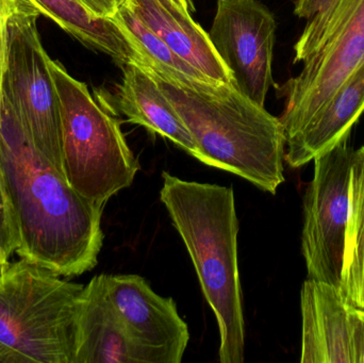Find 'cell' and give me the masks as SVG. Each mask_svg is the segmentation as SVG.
I'll use <instances>...</instances> for the list:
<instances>
[{
  "mask_svg": "<svg viewBox=\"0 0 364 363\" xmlns=\"http://www.w3.org/2000/svg\"><path fill=\"white\" fill-rule=\"evenodd\" d=\"M0 166L18 232L15 254L59 276L93 270L104 244V208L70 187L36 148L4 98Z\"/></svg>",
  "mask_w": 364,
  "mask_h": 363,
  "instance_id": "1",
  "label": "cell"
},
{
  "mask_svg": "<svg viewBox=\"0 0 364 363\" xmlns=\"http://www.w3.org/2000/svg\"><path fill=\"white\" fill-rule=\"evenodd\" d=\"M132 62L157 81L190 130L203 163L276 194L284 183L286 138L279 117L244 95L233 83L191 78L139 51Z\"/></svg>",
  "mask_w": 364,
  "mask_h": 363,
  "instance_id": "2",
  "label": "cell"
},
{
  "mask_svg": "<svg viewBox=\"0 0 364 363\" xmlns=\"http://www.w3.org/2000/svg\"><path fill=\"white\" fill-rule=\"evenodd\" d=\"M160 200L188 249L201 291L215 315L220 362H244L239 221L232 188L184 180L162 172Z\"/></svg>",
  "mask_w": 364,
  "mask_h": 363,
  "instance_id": "3",
  "label": "cell"
},
{
  "mask_svg": "<svg viewBox=\"0 0 364 363\" xmlns=\"http://www.w3.org/2000/svg\"><path fill=\"white\" fill-rule=\"evenodd\" d=\"M21 259L0 276V363H74L85 286Z\"/></svg>",
  "mask_w": 364,
  "mask_h": 363,
  "instance_id": "4",
  "label": "cell"
},
{
  "mask_svg": "<svg viewBox=\"0 0 364 363\" xmlns=\"http://www.w3.org/2000/svg\"><path fill=\"white\" fill-rule=\"evenodd\" d=\"M59 97L64 176L70 187L105 208L130 187L141 166L106 102L94 98L85 83L49 57Z\"/></svg>",
  "mask_w": 364,
  "mask_h": 363,
  "instance_id": "5",
  "label": "cell"
},
{
  "mask_svg": "<svg viewBox=\"0 0 364 363\" xmlns=\"http://www.w3.org/2000/svg\"><path fill=\"white\" fill-rule=\"evenodd\" d=\"M294 53V63H303V70L280 87L286 142L364 63V0H331L308 19Z\"/></svg>",
  "mask_w": 364,
  "mask_h": 363,
  "instance_id": "6",
  "label": "cell"
},
{
  "mask_svg": "<svg viewBox=\"0 0 364 363\" xmlns=\"http://www.w3.org/2000/svg\"><path fill=\"white\" fill-rule=\"evenodd\" d=\"M38 15L18 13L9 23L2 95L38 151L64 176L59 97L36 28Z\"/></svg>",
  "mask_w": 364,
  "mask_h": 363,
  "instance_id": "7",
  "label": "cell"
},
{
  "mask_svg": "<svg viewBox=\"0 0 364 363\" xmlns=\"http://www.w3.org/2000/svg\"><path fill=\"white\" fill-rule=\"evenodd\" d=\"M354 153L344 140L316 157L314 178L304 197L301 251L308 278L338 289L343 281Z\"/></svg>",
  "mask_w": 364,
  "mask_h": 363,
  "instance_id": "8",
  "label": "cell"
},
{
  "mask_svg": "<svg viewBox=\"0 0 364 363\" xmlns=\"http://www.w3.org/2000/svg\"><path fill=\"white\" fill-rule=\"evenodd\" d=\"M276 29L273 13L258 0H218L208 32L235 87L260 106L273 85Z\"/></svg>",
  "mask_w": 364,
  "mask_h": 363,
  "instance_id": "9",
  "label": "cell"
},
{
  "mask_svg": "<svg viewBox=\"0 0 364 363\" xmlns=\"http://www.w3.org/2000/svg\"><path fill=\"white\" fill-rule=\"evenodd\" d=\"M109 298L136 345L157 363H181L190 341L188 324L172 298H164L139 275L106 274Z\"/></svg>",
  "mask_w": 364,
  "mask_h": 363,
  "instance_id": "10",
  "label": "cell"
},
{
  "mask_svg": "<svg viewBox=\"0 0 364 363\" xmlns=\"http://www.w3.org/2000/svg\"><path fill=\"white\" fill-rule=\"evenodd\" d=\"M74 363H157L128 334L109 298L106 274L93 277L79 298Z\"/></svg>",
  "mask_w": 364,
  "mask_h": 363,
  "instance_id": "11",
  "label": "cell"
},
{
  "mask_svg": "<svg viewBox=\"0 0 364 363\" xmlns=\"http://www.w3.org/2000/svg\"><path fill=\"white\" fill-rule=\"evenodd\" d=\"M301 363H353L348 306L338 288L308 278L301 291Z\"/></svg>",
  "mask_w": 364,
  "mask_h": 363,
  "instance_id": "12",
  "label": "cell"
},
{
  "mask_svg": "<svg viewBox=\"0 0 364 363\" xmlns=\"http://www.w3.org/2000/svg\"><path fill=\"white\" fill-rule=\"evenodd\" d=\"M123 79L117 85V110L127 121L168 139L188 155L205 162L190 130L153 76L139 64L122 66Z\"/></svg>",
  "mask_w": 364,
  "mask_h": 363,
  "instance_id": "13",
  "label": "cell"
},
{
  "mask_svg": "<svg viewBox=\"0 0 364 363\" xmlns=\"http://www.w3.org/2000/svg\"><path fill=\"white\" fill-rule=\"evenodd\" d=\"M126 6L160 36L175 53L211 80L232 83L226 64L209 33L171 0H128Z\"/></svg>",
  "mask_w": 364,
  "mask_h": 363,
  "instance_id": "14",
  "label": "cell"
},
{
  "mask_svg": "<svg viewBox=\"0 0 364 363\" xmlns=\"http://www.w3.org/2000/svg\"><path fill=\"white\" fill-rule=\"evenodd\" d=\"M364 113V63L316 113L299 134L286 142L284 160L301 168L348 140Z\"/></svg>",
  "mask_w": 364,
  "mask_h": 363,
  "instance_id": "15",
  "label": "cell"
},
{
  "mask_svg": "<svg viewBox=\"0 0 364 363\" xmlns=\"http://www.w3.org/2000/svg\"><path fill=\"white\" fill-rule=\"evenodd\" d=\"M40 14L53 19L85 46L106 53L119 66L130 63L136 49L112 17L92 12L81 0H29Z\"/></svg>",
  "mask_w": 364,
  "mask_h": 363,
  "instance_id": "16",
  "label": "cell"
},
{
  "mask_svg": "<svg viewBox=\"0 0 364 363\" xmlns=\"http://www.w3.org/2000/svg\"><path fill=\"white\" fill-rule=\"evenodd\" d=\"M340 291L348 307L364 311V146L355 151L350 170V217Z\"/></svg>",
  "mask_w": 364,
  "mask_h": 363,
  "instance_id": "17",
  "label": "cell"
},
{
  "mask_svg": "<svg viewBox=\"0 0 364 363\" xmlns=\"http://www.w3.org/2000/svg\"><path fill=\"white\" fill-rule=\"evenodd\" d=\"M122 31L127 36L128 40L134 45L136 51L157 62L160 65L176 70L191 78L211 80L199 72L194 66L175 53L164 40L156 34L142 19L139 18L126 4L117 9L113 15Z\"/></svg>",
  "mask_w": 364,
  "mask_h": 363,
  "instance_id": "18",
  "label": "cell"
},
{
  "mask_svg": "<svg viewBox=\"0 0 364 363\" xmlns=\"http://www.w3.org/2000/svg\"><path fill=\"white\" fill-rule=\"evenodd\" d=\"M18 243L16 222L0 166V249L8 261H10L11 256L16 253Z\"/></svg>",
  "mask_w": 364,
  "mask_h": 363,
  "instance_id": "19",
  "label": "cell"
},
{
  "mask_svg": "<svg viewBox=\"0 0 364 363\" xmlns=\"http://www.w3.org/2000/svg\"><path fill=\"white\" fill-rule=\"evenodd\" d=\"M28 11H36L29 0H0V93L1 94L9 23L15 15L21 12H28Z\"/></svg>",
  "mask_w": 364,
  "mask_h": 363,
  "instance_id": "20",
  "label": "cell"
},
{
  "mask_svg": "<svg viewBox=\"0 0 364 363\" xmlns=\"http://www.w3.org/2000/svg\"><path fill=\"white\" fill-rule=\"evenodd\" d=\"M353 363H364V311L348 307Z\"/></svg>",
  "mask_w": 364,
  "mask_h": 363,
  "instance_id": "21",
  "label": "cell"
},
{
  "mask_svg": "<svg viewBox=\"0 0 364 363\" xmlns=\"http://www.w3.org/2000/svg\"><path fill=\"white\" fill-rule=\"evenodd\" d=\"M331 0H295L294 14L299 18H307L316 15L325 8Z\"/></svg>",
  "mask_w": 364,
  "mask_h": 363,
  "instance_id": "22",
  "label": "cell"
},
{
  "mask_svg": "<svg viewBox=\"0 0 364 363\" xmlns=\"http://www.w3.org/2000/svg\"><path fill=\"white\" fill-rule=\"evenodd\" d=\"M92 12L104 17H111L117 12L114 4L109 0H81Z\"/></svg>",
  "mask_w": 364,
  "mask_h": 363,
  "instance_id": "23",
  "label": "cell"
},
{
  "mask_svg": "<svg viewBox=\"0 0 364 363\" xmlns=\"http://www.w3.org/2000/svg\"><path fill=\"white\" fill-rule=\"evenodd\" d=\"M174 2L176 6L181 8L182 10L186 11V12L191 13L194 11V4H193L192 0H171Z\"/></svg>",
  "mask_w": 364,
  "mask_h": 363,
  "instance_id": "24",
  "label": "cell"
},
{
  "mask_svg": "<svg viewBox=\"0 0 364 363\" xmlns=\"http://www.w3.org/2000/svg\"><path fill=\"white\" fill-rule=\"evenodd\" d=\"M9 264H10V262L4 258V254H2L1 249H0V276L4 274Z\"/></svg>",
  "mask_w": 364,
  "mask_h": 363,
  "instance_id": "25",
  "label": "cell"
},
{
  "mask_svg": "<svg viewBox=\"0 0 364 363\" xmlns=\"http://www.w3.org/2000/svg\"><path fill=\"white\" fill-rule=\"evenodd\" d=\"M109 1L111 2V4H114L115 8H119V6H124V4H126V2L128 1V0H109Z\"/></svg>",
  "mask_w": 364,
  "mask_h": 363,
  "instance_id": "26",
  "label": "cell"
},
{
  "mask_svg": "<svg viewBox=\"0 0 364 363\" xmlns=\"http://www.w3.org/2000/svg\"><path fill=\"white\" fill-rule=\"evenodd\" d=\"M2 100H4V95L0 93V112H1Z\"/></svg>",
  "mask_w": 364,
  "mask_h": 363,
  "instance_id": "27",
  "label": "cell"
}]
</instances>
